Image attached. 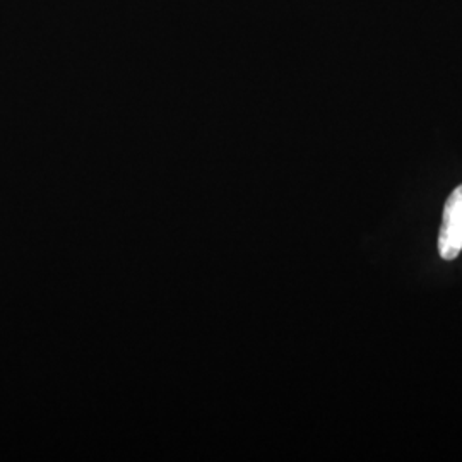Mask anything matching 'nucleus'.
Wrapping results in <instances>:
<instances>
[{"label": "nucleus", "instance_id": "1", "mask_svg": "<svg viewBox=\"0 0 462 462\" xmlns=\"http://www.w3.org/2000/svg\"><path fill=\"white\" fill-rule=\"evenodd\" d=\"M462 252V183L444 204L442 226L439 231V254L444 261H456Z\"/></svg>", "mask_w": 462, "mask_h": 462}]
</instances>
